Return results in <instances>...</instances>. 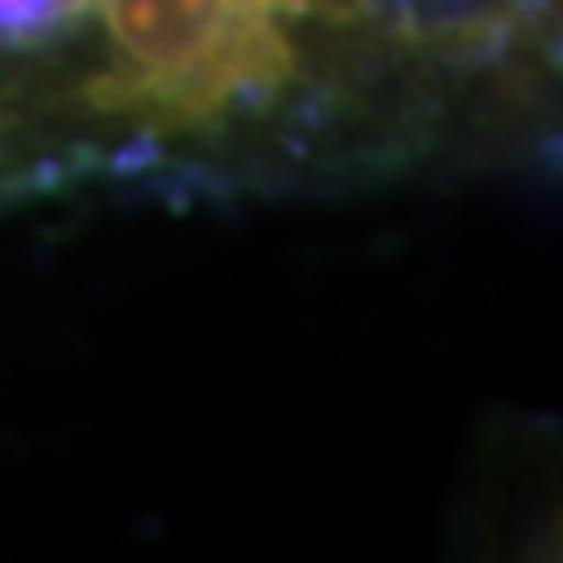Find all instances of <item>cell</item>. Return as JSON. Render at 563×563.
Returning a JSON list of instances; mask_svg holds the SVG:
<instances>
[{
    "mask_svg": "<svg viewBox=\"0 0 563 563\" xmlns=\"http://www.w3.org/2000/svg\"><path fill=\"white\" fill-rule=\"evenodd\" d=\"M128 95L174 118H207L287 76L282 0H95Z\"/></svg>",
    "mask_w": 563,
    "mask_h": 563,
    "instance_id": "obj_1",
    "label": "cell"
},
{
    "mask_svg": "<svg viewBox=\"0 0 563 563\" xmlns=\"http://www.w3.org/2000/svg\"><path fill=\"white\" fill-rule=\"evenodd\" d=\"M62 14V0H0V33H33Z\"/></svg>",
    "mask_w": 563,
    "mask_h": 563,
    "instance_id": "obj_2",
    "label": "cell"
}]
</instances>
